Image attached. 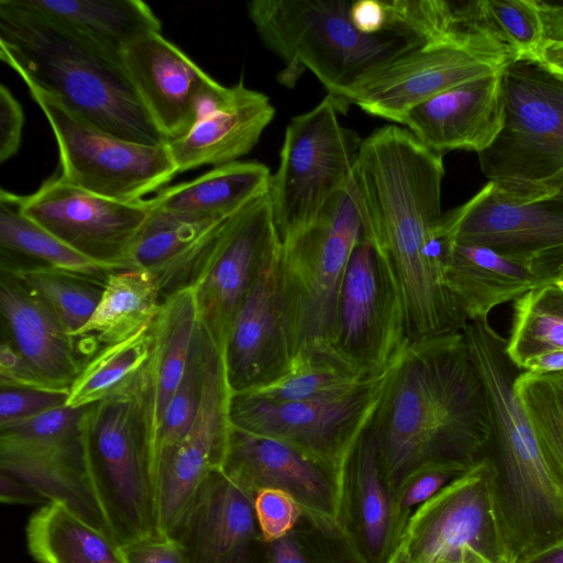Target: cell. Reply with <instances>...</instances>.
<instances>
[{"instance_id":"8d00e7d4","label":"cell","mask_w":563,"mask_h":563,"mask_svg":"<svg viewBox=\"0 0 563 563\" xmlns=\"http://www.w3.org/2000/svg\"><path fill=\"white\" fill-rule=\"evenodd\" d=\"M367 380L334 353L307 350L292 356L279 378L241 393L273 402L307 401L346 395Z\"/></svg>"},{"instance_id":"b9f144b4","label":"cell","mask_w":563,"mask_h":563,"mask_svg":"<svg viewBox=\"0 0 563 563\" xmlns=\"http://www.w3.org/2000/svg\"><path fill=\"white\" fill-rule=\"evenodd\" d=\"M35 290L74 338L93 314L104 289L98 282L42 266H7Z\"/></svg>"},{"instance_id":"4316f807","label":"cell","mask_w":563,"mask_h":563,"mask_svg":"<svg viewBox=\"0 0 563 563\" xmlns=\"http://www.w3.org/2000/svg\"><path fill=\"white\" fill-rule=\"evenodd\" d=\"M274 114L269 98L240 80L200 113L187 134L166 143L178 174L238 161L256 145Z\"/></svg>"},{"instance_id":"5b68a950","label":"cell","mask_w":563,"mask_h":563,"mask_svg":"<svg viewBox=\"0 0 563 563\" xmlns=\"http://www.w3.org/2000/svg\"><path fill=\"white\" fill-rule=\"evenodd\" d=\"M347 0H254L247 13L266 47L283 62L277 80L291 88L309 70L340 113L351 90L369 75L418 48L415 36L393 29L361 33Z\"/></svg>"},{"instance_id":"83f0119b","label":"cell","mask_w":563,"mask_h":563,"mask_svg":"<svg viewBox=\"0 0 563 563\" xmlns=\"http://www.w3.org/2000/svg\"><path fill=\"white\" fill-rule=\"evenodd\" d=\"M198 322L199 311L194 287L168 297L152 324L150 356L134 375L153 473L159 428L166 408L183 378Z\"/></svg>"},{"instance_id":"816d5d0a","label":"cell","mask_w":563,"mask_h":563,"mask_svg":"<svg viewBox=\"0 0 563 563\" xmlns=\"http://www.w3.org/2000/svg\"><path fill=\"white\" fill-rule=\"evenodd\" d=\"M537 285L555 283L563 286V249L544 253L529 264Z\"/></svg>"},{"instance_id":"6f0895ef","label":"cell","mask_w":563,"mask_h":563,"mask_svg":"<svg viewBox=\"0 0 563 563\" xmlns=\"http://www.w3.org/2000/svg\"><path fill=\"white\" fill-rule=\"evenodd\" d=\"M263 540L253 542L234 559L233 563H262Z\"/></svg>"},{"instance_id":"836d02e7","label":"cell","mask_w":563,"mask_h":563,"mask_svg":"<svg viewBox=\"0 0 563 563\" xmlns=\"http://www.w3.org/2000/svg\"><path fill=\"white\" fill-rule=\"evenodd\" d=\"M21 2L122 56L136 40L161 32L162 23L141 0H21Z\"/></svg>"},{"instance_id":"7a4b0ae2","label":"cell","mask_w":563,"mask_h":563,"mask_svg":"<svg viewBox=\"0 0 563 563\" xmlns=\"http://www.w3.org/2000/svg\"><path fill=\"white\" fill-rule=\"evenodd\" d=\"M368 429L393 495L422 464L472 465L485 455L490 409L462 332L405 346L387 373Z\"/></svg>"},{"instance_id":"ba28073f","label":"cell","mask_w":563,"mask_h":563,"mask_svg":"<svg viewBox=\"0 0 563 563\" xmlns=\"http://www.w3.org/2000/svg\"><path fill=\"white\" fill-rule=\"evenodd\" d=\"M87 475L106 531L119 547L157 534L155 478L134 376L90 405Z\"/></svg>"},{"instance_id":"52a82bcc","label":"cell","mask_w":563,"mask_h":563,"mask_svg":"<svg viewBox=\"0 0 563 563\" xmlns=\"http://www.w3.org/2000/svg\"><path fill=\"white\" fill-rule=\"evenodd\" d=\"M362 235L352 181L316 221L278 239L276 276L292 356L307 350L332 352L341 284Z\"/></svg>"},{"instance_id":"11a10c76","label":"cell","mask_w":563,"mask_h":563,"mask_svg":"<svg viewBox=\"0 0 563 563\" xmlns=\"http://www.w3.org/2000/svg\"><path fill=\"white\" fill-rule=\"evenodd\" d=\"M521 371L533 373H552L563 371V351L540 354L529 360Z\"/></svg>"},{"instance_id":"e575fe53","label":"cell","mask_w":563,"mask_h":563,"mask_svg":"<svg viewBox=\"0 0 563 563\" xmlns=\"http://www.w3.org/2000/svg\"><path fill=\"white\" fill-rule=\"evenodd\" d=\"M1 265L42 266L106 285L117 269L97 263L56 239L21 210V196L0 190Z\"/></svg>"},{"instance_id":"44dd1931","label":"cell","mask_w":563,"mask_h":563,"mask_svg":"<svg viewBox=\"0 0 563 563\" xmlns=\"http://www.w3.org/2000/svg\"><path fill=\"white\" fill-rule=\"evenodd\" d=\"M221 471L253 498L280 489L305 514L339 522L342 472L286 442L231 424Z\"/></svg>"},{"instance_id":"f35d334b","label":"cell","mask_w":563,"mask_h":563,"mask_svg":"<svg viewBox=\"0 0 563 563\" xmlns=\"http://www.w3.org/2000/svg\"><path fill=\"white\" fill-rule=\"evenodd\" d=\"M152 325L133 336L97 351L82 365L69 388L66 406L93 405L132 378L144 365L152 349Z\"/></svg>"},{"instance_id":"bcb514c9","label":"cell","mask_w":563,"mask_h":563,"mask_svg":"<svg viewBox=\"0 0 563 563\" xmlns=\"http://www.w3.org/2000/svg\"><path fill=\"white\" fill-rule=\"evenodd\" d=\"M69 391L1 386L0 427L32 418L67 404Z\"/></svg>"},{"instance_id":"2e32d148","label":"cell","mask_w":563,"mask_h":563,"mask_svg":"<svg viewBox=\"0 0 563 563\" xmlns=\"http://www.w3.org/2000/svg\"><path fill=\"white\" fill-rule=\"evenodd\" d=\"M21 210L64 244L117 271L125 269L128 250L148 211V199L124 202L101 197L65 180H45Z\"/></svg>"},{"instance_id":"7dc6e473","label":"cell","mask_w":563,"mask_h":563,"mask_svg":"<svg viewBox=\"0 0 563 563\" xmlns=\"http://www.w3.org/2000/svg\"><path fill=\"white\" fill-rule=\"evenodd\" d=\"M120 549L125 563H191L186 544L174 537L155 534Z\"/></svg>"},{"instance_id":"f6af8a7d","label":"cell","mask_w":563,"mask_h":563,"mask_svg":"<svg viewBox=\"0 0 563 563\" xmlns=\"http://www.w3.org/2000/svg\"><path fill=\"white\" fill-rule=\"evenodd\" d=\"M254 510L263 542H273L289 533L303 511L288 493L265 488L254 497Z\"/></svg>"},{"instance_id":"d6986e66","label":"cell","mask_w":563,"mask_h":563,"mask_svg":"<svg viewBox=\"0 0 563 563\" xmlns=\"http://www.w3.org/2000/svg\"><path fill=\"white\" fill-rule=\"evenodd\" d=\"M122 62L144 109L166 142L187 134L201 111L229 90L161 32L128 45Z\"/></svg>"},{"instance_id":"4fadbf2b","label":"cell","mask_w":563,"mask_h":563,"mask_svg":"<svg viewBox=\"0 0 563 563\" xmlns=\"http://www.w3.org/2000/svg\"><path fill=\"white\" fill-rule=\"evenodd\" d=\"M408 343L395 286L363 232L341 284L330 347L369 379L385 374Z\"/></svg>"},{"instance_id":"1f68e13d","label":"cell","mask_w":563,"mask_h":563,"mask_svg":"<svg viewBox=\"0 0 563 563\" xmlns=\"http://www.w3.org/2000/svg\"><path fill=\"white\" fill-rule=\"evenodd\" d=\"M164 301L151 273L137 269L111 273L93 314L74 336L82 360L86 362L101 347L151 327Z\"/></svg>"},{"instance_id":"f907efd6","label":"cell","mask_w":563,"mask_h":563,"mask_svg":"<svg viewBox=\"0 0 563 563\" xmlns=\"http://www.w3.org/2000/svg\"><path fill=\"white\" fill-rule=\"evenodd\" d=\"M1 501L7 504H41L48 500L24 481L1 471ZM46 504V503H45Z\"/></svg>"},{"instance_id":"f1b7e54d","label":"cell","mask_w":563,"mask_h":563,"mask_svg":"<svg viewBox=\"0 0 563 563\" xmlns=\"http://www.w3.org/2000/svg\"><path fill=\"white\" fill-rule=\"evenodd\" d=\"M191 563H233L246 547L262 540L254 498L216 471L201 490L179 537Z\"/></svg>"},{"instance_id":"30bf717a","label":"cell","mask_w":563,"mask_h":563,"mask_svg":"<svg viewBox=\"0 0 563 563\" xmlns=\"http://www.w3.org/2000/svg\"><path fill=\"white\" fill-rule=\"evenodd\" d=\"M339 113L327 95L286 128L279 166L268 190L278 239L316 221L327 203L353 181L363 140L341 124Z\"/></svg>"},{"instance_id":"60d3db41","label":"cell","mask_w":563,"mask_h":563,"mask_svg":"<svg viewBox=\"0 0 563 563\" xmlns=\"http://www.w3.org/2000/svg\"><path fill=\"white\" fill-rule=\"evenodd\" d=\"M262 563H366L336 521L302 514L285 537L263 542Z\"/></svg>"},{"instance_id":"6da1fadb","label":"cell","mask_w":563,"mask_h":563,"mask_svg":"<svg viewBox=\"0 0 563 563\" xmlns=\"http://www.w3.org/2000/svg\"><path fill=\"white\" fill-rule=\"evenodd\" d=\"M443 156L387 124L362 141L353 188L364 235L388 273L409 342L462 332L467 319L445 283L451 242L439 231Z\"/></svg>"},{"instance_id":"db71d44e","label":"cell","mask_w":563,"mask_h":563,"mask_svg":"<svg viewBox=\"0 0 563 563\" xmlns=\"http://www.w3.org/2000/svg\"><path fill=\"white\" fill-rule=\"evenodd\" d=\"M517 563H563V533L520 558Z\"/></svg>"},{"instance_id":"74e56055","label":"cell","mask_w":563,"mask_h":563,"mask_svg":"<svg viewBox=\"0 0 563 563\" xmlns=\"http://www.w3.org/2000/svg\"><path fill=\"white\" fill-rule=\"evenodd\" d=\"M553 351H563V286L548 283L514 301L506 353L522 369L529 360Z\"/></svg>"},{"instance_id":"8992f818","label":"cell","mask_w":563,"mask_h":563,"mask_svg":"<svg viewBox=\"0 0 563 563\" xmlns=\"http://www.w3.org/2000/svg\"><path fill=\"white\" fill-rule=\"evenodd\" d=\"M504 124L478 153L482 173L504 198L526 202L563 189V76L536 57L501 73Z\"/></svg>"},{"instance_id":"d590c367","label":"cell","mask_w":563,"mask_h":563,"mask_svg":"<svg viewBox=\"0 0 563 563\" xmlns=\"http://www.w3.org/2000/svg\"><path fill=\"white\" fill-rule=\"evenodd\" d=\"M26 543L37 563H125L112 538L57 501L31 516Z\"/></svg>"},{"instance_id":"d4e9b609","label":"cell","mask_w":563,"mask_h":563,"mask_svg":"<svg viewBox=\"0 0 563 563\" xmlns=\"http://www.w3.org/2000/svg\"><path fill=\"white\" fill-rule=\"evenodd\" d=\"M132 240L125 269L151 273L164 300L192 288L205 271L224 220H201L154 207Z\"/></svg>"},{"instance_id":"f5cc1de1","label":"cell","mask_w":563,"mask_h":563,"mask_svg":"<svg viewBox=\"0 0 563 563\" xmlns=\"http://www.w3.org/2000/svg\"><path fill=\"white\" fill-rule=\"evenodd\" d=\"M543 29V44H563V4L537 0Z\"/></svg>"},{"instance_id":"7bdbcfd3","label":"cell","mask_w":563,"mask_h":563,"mask_svg":"<svg viewBox=\"0 0 563 563\" xmlns=\"http://www.w3.org/2000/svg\"><path fill=\"white\" fill-rule=\"evenodd\" d=\"M209 331L199 317L180 384L166 408L154 453V475L161 462L190 430L198 413L206 380Z\"/></svg>"},{"instance_id":"ac0fdd59","label":"cell","mask_w":563,"mask_h":563,"mask_svg":"<svg viewBox=\"0 0 563 563\" xmlns=\"http://www.w3.org/2000/svg\"><path fill=\"white\" fill-rule=\"evenodd\" d=\"M440 231L455 242L487 246L529 267L537 256L563 249V189L515 202L488 181L466 202L442 214Z\"/></svg>"},{"instance_id":"484cf974","label":"cell","mask_w":563,"mask_h":563,"mask_svg":"<svg viewBox=\"0 0 563 563\" xmlns=\"http://www.w3.org/2000/svg\"><path fill=\"white\" fill-rule=\"evenodd\" d=\"M339 523L366 563H388L406 528L396 514L368 426L342 468Z\"/></svg>"},{"instance_id":"ffe728a7","label":"cell","mask_w":563,"mask_h":563,"mask_svg":"<svg viewBox=\"0 0 563 563\" xmlns=\"http://www.w3.org/2000/svg\"><path fill=\"white\" fill-rule=\"evenodd\" d=\"M509 63L460 46H419L362 80L346 104L400 123L408 111L457 85L500 74Z\"/></svg>"},{"instance_id":"cb8c5ba5","label":"cell","mask_w":563,"mask_h":563,"mask_svg":"<svg viewBox=\"0 0 563 563\" xmlns=\"http://www.w3.org/2000/svg\"><path fill=\"white\" fill-rule=\"evenodd\" d=\"M500 74L450 88L416 106L400 124L437 154L486 150L504 124Z\"/></svg>"},{"instance_id":"3957f363","label":"cell","mask_w":563,"mask_h":563,"mask_svg":"<svg viewBox=\"0 0 563 563\" xmlns=\"http://www.w3.org/2000/svg\"><path fill=\"white\" fill-rule=\"evenodd\" d=\"M0 58L26 86L48 93L97 128L121 139L164 145L114 55L25 7L0 0Z\"/></svg>"},{"instance_id":"8fae6325","label":"cell","mask_w":563,"mask_h":563,"mask_svg":"<svg viewBox=\"0 0 563 563\" xmlns=\"http://www.w3.org/2000/svg\"><path fill=\"white\" fill-rule=\"evenodd\" d=\"M56 139L60 176L91 194L135 202L178 175L167 144L147 145L108 133L54 97L27 86Z\"/></svg>"},{"instance_id":"d6a6232c","label":"cell","mask_w":563,"mask_h":563,"mask_svg":"<svg viewBox=\"0 0 563 563\" xmlns=\"http://www.w3.org/2000/svg\"><path fill=\"white\" fill-rule=\"evenodd\" d=\"M271 179L265 164L235 161L213 167L192 180L162 188L148 199L154 207L165 211L219 221L268 192Z\"/></svg>"},{"instance_id":"7402d4cb","label":"cell","mask_w":563,"mask_h":563,"mask_svg":"<svg viewBox=\"0 0 563 563\" xmlns=\"http://www.w3.org/2000/svg\"><path fill=\"white\" fill-rule=\"evenodd\" d=\"M276 255L258 274L223 345L232 394L279 378L292 358L276 276Z\"/></svg>"},{"instance_id":"e0dca14e","label":"cell","mask_w":563,"mask_h":563,"mask_svg":"<svg viewBox=\"0 0 563 563\" xmlns=\"http://www.w3.org/2000/svg\"><path fill=\"white\" fill-rule=\"evenodd\" d=\"M278 246L268 192L224 221L211 257L194 286L199 317L220 346L223 347L242 302Z\"/></svg>"},{"instance_id":"c3c4849f","label":"cell","mask_w":563,"mask_h":563,"mask_svg":"<svg viewBox=\"0 0 563 563\" xmlns=\"http://www.w3.org/2000/svg\"><path fill=\"white\" fill-rule=\"evenodd\" d=\"M24 113L20 102L5 85H0V163L20 148Z\"/></svg>"},{"instance_id":"9a60e30c","label":"cell","mask_w":563,"mask_h":563,"mask_svg":"<svg viewBox=\"0 0 563 563\" xmlns=\"http://www.w3.org/2000/svg\"><path fill=\"white\" fill-rule=\"evenodd\" d=\"M223 349L209 332L206 380L196 419L161 462L155 482L157 534L179 539L210 476L222 468L231 422Z\"/></svg>"},{"instance_id":"ab89813d","label":"cell","mask_w":563,"mask_h":563,"mask_svg":"<svg viewBox=\"0 0 563 563\" xmlns=\"http://www.w3.org/2000/svg\"><path fill=\"white\" fill-rule=\"evenodd\" d=\"M512 388L543 454L563 482V371H521Z\"/></svg>"},{"instance_id":"4dcf8cb0","label":"cell","mask_w":563,"mask_h":563,"mask_svg":"<svg viewBox=\"0 0 563 563\" xmlns=\"http://www.w3.org/2000/svg\"><path fill=\"white\" fill-rule=\"evenodd\" d=\"M446 33L456 45L490 44L511 62L537 57L543 45L537 0L449 1Z\"/></svg>"},{"instance_id":"277c9868","label":"cell","mask_w":563,"mask_h":563,"mask_svg":"<svg viewBox=\"0 0 563 563\" xmlns=\"http://www.w3.org/2000/svg\"><path fill=\"white\" fill-rule=\"evenodd\" d=\"M462 333L487 396L499 497L519 560L563 533V482L515 396L519 369L506 339L488 319L467 321Z\"/></svg>"},{"instance_id":"5bb4252c","label":"cell","mask_w":563,"mask_h":563,"mask_svg":"<svg viewBox=\"0 0 563 563\" xmlns=\"http://www.w3.org/2000/svg\"><path fill=\"white\" fill-rule=\"evenodd\" d=\"M388 371L352 393L332 398L273 402L232 394L230 422L244 431L286 442L342 472L350 451L371 422Z\"/></svg>"},{"instance_id":"680465c9","label":"cell","mask_w":563,"mask_h":563,"mask_svg":"<svg viewBox=\"0 0 563 563\" xmlns=\"http://www.w3.org/2000/svg\"><path fill=\"white\" fill-rule=\"evenodd\" d=\"M388 563H410L402 549L398 548Z\"/></svg>"},{"instance_id":"681fc988","label":"cell","mask_w":563,"mask_h":563,"mask_svg":"<svg viewBox=\"0 0 563 563\" xmlns=\"http://www.w3.org/2000/svg\"><path fill=\"white\" fill-rule=\"evenodd\" d=\"M350 16L353 25L364 34H378L386 29V11L383 1H353Z\"/></svg>"},{"instance_id":"f546056e","label":"cell","mask_w":563,"mask_h":563,"mask_svg":"<svg viewBox=\"0 0 563 563\" xmlns=\"http://www.w3.org/2000/svg\"><path fill=\"white\" fill-rule=\"evenodd\" d=\"M445 283L467 321L488 319L496 307L537 286L528 266L478 244L451 241Z\"/></svg>"},{"instance_id":"9f6ffc18","label":"cell","mask_w":563,"mask_h":563,"mask_svg":"<svg viewBox=\"0 0 563 563\" xmlns=\"http://www.w3.org/2000/svg\"><path fill=\"white\" fill-rule=\"evenodd\" d=\"M536 58L563 76V44H543Z\"/></svg>"},{"instance_id":"9c48e42d","label":"cell","mask_w":563,"mask_h":563,"mask_svg":"<svg viewBox=\"0 0 563 563\" xmlns=\"http://www.w3.org/2000/svg\"><path fill=\"white\" fill-rule=\"evenodd\" d=\"M398 548L410 563H517L493 457L485 454L418 506Z\"/></svg>"},{"instance_id":"ee69618b","label":"cell","mask_w":563,"mask_h":563,"mask_svg":"<svg viewBox=\"0 0 563 563\" xmlns=\"http://www.w3.org/2000/svg\"><path fill=\"white\" fill-rule=\"evenodd\" d=\"M472 465L454 461H433L411 471L393 495L396 514L401 522L407 526L415 507L433 497Z\"/></svg>"},{"instance_id":"603a6c76","label":"cell","mask_w":563,"mask_h":563,"mask_svg":"<svg viewBox=\"0 0 563 563\" xmlns=\"http://www.w3.org/2000/svg\"><path fill=\"white\" fill-rule=\"evenodd\" d=\"M3 340L46 389L69 391L85 361L74 338L45 300L14 273L2 269Z\"/></svg>"},{"instance_id":"7c38bea8","label":"cell","mask_w":563,"mask_h":563,"mask_svg":"<svg viewBox=\"0 0 563 563\" xmlns=\"http://www.w3.org/2000/svg\"><path fill=\"white\" fill-rule=\"evenodd\" d=\"M89 417L64 405L0 428V468L107 533L87 475Z\"/></svg>"},{"instance_id":"91938a15","label":"cell","mask_w":563,"mask_h":563,"mask_svg":"<svg viewBox=\"0 0 563 563\" xmlns=\"http://www.w3.org/2000/svg\"><path fill=\"white\" fill-rule=\"evenodd\" d=\"M443 563H464V562H460V561H448V562H443Z\"/></svg>"}]
</instances>
